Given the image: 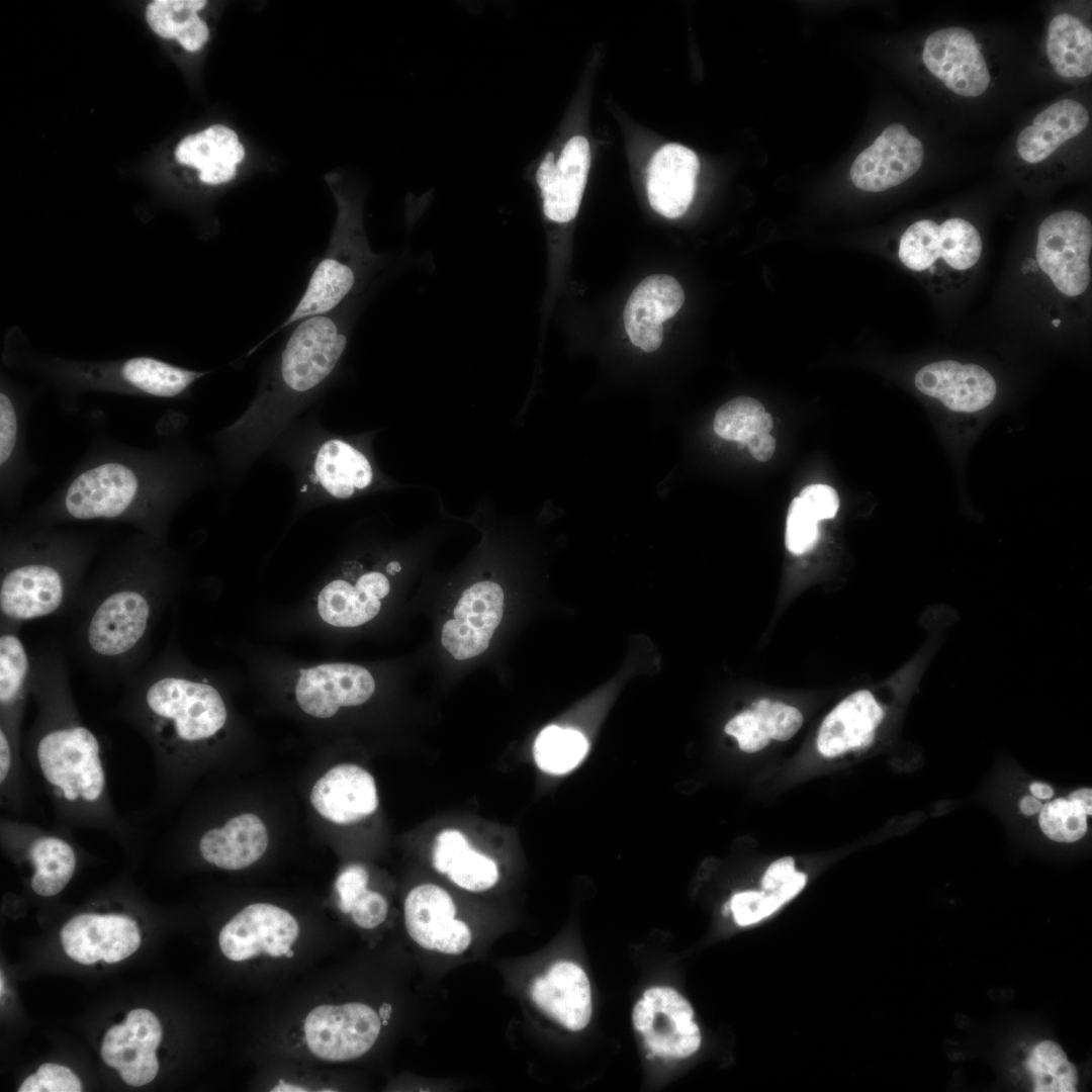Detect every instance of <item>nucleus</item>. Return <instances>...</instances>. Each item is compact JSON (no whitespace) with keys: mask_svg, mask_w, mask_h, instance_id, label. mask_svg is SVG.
I'll return each mask as SVG.
<instances>
[{"mask_svg":"<svg viewBox=\"0 0 1092 1092\" xmlns=\"http://www.w3.org/2000/svg\"><path fill=\"white\" fill-rule=\"evenodd\" d=\"M588 743L582 733L551 725L544 728L534 743V758L544 771L561 775L573 769L585 756Z\"/></svg>","mask_w":1092,"mask_h":1092,"instance_id":"35","label":"nucleus"},{"mask_svg":"<svg viewBox=\"0 0 1092 1092\" xmlns=\"http://www.w3.org/2000/svg\"><path fill=\"white\" fill-rule=\"evenodd\" d=\"M389 588L386 576L377 571L363 574L355 585L342 579L333 580L318 594V615L335 627L360 626L378 614L380 600L387 596Z\"/></svg>","mask_w":1092,"mask_h":1092,"instance_id":"27","label":"nucleus"},{"mask_svg":"<svg viewBox=\"0 0 1092 1092\" xmlns=\"http://www.w3.org/2000/svg\"><path fill=\"white\" fill-rule=\"evenodd\" d=\"M1069 800L1076 802L1086 815H1092V791L1091 789H1079L1069 796Z\"/></svg>","mask_w":1092,"mask_h":1092,"instance_id":"51","label":"nucleus"},{"mask_svg":"<svg viewBox=\"0 0 1092 1092\" xmlns=\"http://www.w3.org/2000/svg\"><path fill=\"white\" fill-rule=\"evenodd\" d=\"M456 907L439 886L424 884L414 888L404 902V922L410 936L422 947L447 954H460L471 943V931L455 919Z\"/></svg>","mask_w":1092,"mask_h":1092,"instance_id":"14","label":"nucleus"},{"mask_svg":"<svg viewBox=\"0 0 1092 1092\" xmlns=\"http://www.w3.org/2000/svg\"><path fill=\"white\" fill-rule=\"evenodd\" d=\"M799 498L807 512L818 522L832 519L837 514L839 498L836 490L825 484H811L800 493Z\"/></svg>","mask_w":1092,"mask_h":1092,"instance_id":"45","label":"nucleus"},{"mask_svg":"<svg viewBox=\"0 0 1092 1092\" xmlns=\"http://www.w3.org/2000/svg\"><path fill=\"white\" fill-rule=\"evenodd\" d=\"M1030 792L1037 799H1050L1054 795V790L1046 784L1033 783L1030 785Z\"/></svg>","mask_w":1092,"mask_h":1092,"instance_id":"53","label":"nucleus"},{"mask_svg":"<svg viewBox=\"0 0 1092 1092\" xmlns=\"http://www.w3.org/2000/svg\"><path fill=\"white\" fill-rule=\"evenodd\" d=\"M745 446L756 460L767 461L775 453L776 440L769 433H759L749 437Z\"/></svg>","mask_w":1092,"mask_h":1092,"instance_id":"49","label":"nucleus"},{"mask_svg":"<svg viewBox=\"0 0 1092 1092\" xmlns=\"http://www.w3.org/2000/svg\"><path fill=\"white\" fill-rule=\"evenodd\" d=\"M1091 248L1090 220L1080 212L1062 210L1049 215L1038 228L1036 262L1060 292L1078 296L1090 283Z\"/></svg>","mask_w":1092,"mask_h":1092,"instance_id":"7","label":"nucleus"},{"mask_svg":"<svg viewBox=\"0 0 1092 1092\" xmlns=\"http://www.w3.org/2000/svg\"><path fill=\"white\" fill-rule=\"evenodd\" d=\"M298 933V923L288 911L268 903H254L221 928L218 943L222 953L234 962L261 953L279 958L291 949Z\"/></svg>","mask_w":1092,"mask_h":1092,"instance_id":"10","label":"nucleus"},{"mask_svg":"<svg viewBox=\"0 0 1092 1092\" xmlns=\"http://www.w3.org/2000/svg\"><path fill=\"white\" fill-rule=\"evenodd\" d=\"M157 432L159 442L151 448L112 439L94 442L60 488L23 519L46 525L119 522L166 541L181 493V470L165 420Z\"/></svg>","mask_w":1092,"mask_h":1092,"instance_id":"2","label":"nucleus"},{"mask_svg":"<svg viewBox=\"0 0 1092 1092\" xmlns=\"http://www.w3.org/2000/svg\"><path fill=\"white\" fill-rule=\"evenodd\" d=\"M347 346V335L333 311L301 320L280 355L269 397L309 393L333 372Z\"/></svg>","mask_w":1092,"mask_h":1092,"instance_id":"5","label":"nucleus"},{"mask_svg":"<svg viewBox=\"0 0 1092 1092\" xmlns=\"http://www.w3.org/2000/svg\"><path fill=\"white\" fill-rule=\"evenodd\" d=\"M11 765V745L8 735L0 729V781L3 783L7 778Z\"/></svg>","mask_w":1092,"mask_h":1092,"instance_id":"50","label":"nucleus"},{"mask_svg":"<svg viewBox=\"0 0 1092 1092\" xmlns=\"http://www.w3.org/2000/svg\"><path fill=\"white\" fill-rule=\"evenodd\" d=\"M386 570L390 574H395L396 572H398L400 570V564L398 562H396V561L390 562L387 565Z\"/></svg>","mask_w":1092,"mask_h":1092,"instance_id":"56","label":"nucleus"},{"mask_svg":"<svg viewBox=\"0 0 1092 1092\" xmlns=\"http://www.w3.org/2000/svg\"><path fill=\"white\" fill-rule=\"evenodd\" d=\"M504 613V592L492 581L467 588L442 629L443 646L458 660L484 652Z\"/></svg>","mask_w":1092,"mask_h":1092,"instance_id":"17","label":"nucleus"},{"mask_svg":"<svg viewBox=\"0 0 1092 1092\" xmlns=\"http://www.w3.org/2000/svg\"><path fill=\"white\" fill-rule=\"evenodd\" d=\"M271 1091H274V1092H277V1091H280V1092H283V1091H285V1092H287V1091H288V1092H290V1091H293V1092H299V1091H300V1092H303V1091H307V1090H306V1089H304L303 1087H298V1086H295V1085H290V1084H287V1083H284L283 1081H281V1082L279 1083V1085H278V1086H276V1087H274V1088H273V1089H272Z\"/></svg>","mask_w":1092,"mask_h":1092,"instance_id":"54","label":"nucleus"},{"mask_svg":"<svg viewBox=\"0 0 1092 1092\" xmlns=\"http://www.w3.org/2000/svg\"><path fill=\"white\" fill-rule=\"evenodd\" d=\"M806 882V874L795 872L774 891L749 890L735 894L729 903L735 922L740 926H749L761 921L797 896Z\"/></svg>","mask_w":1092,"mask_h":1092,"instance_id":"38","label":"nucleus"},{"mask_svg":"<svg viewBox=\"0 0 1092 1092\" xmlns=\"http://www.w3.org/2000/svg\"><path fill=\"white\" fill-rule=\"evenodd\" d=\"M916 388L956 413H977L996 397L994 377L982 366L953 360L930 363L914 377Z\"/></svg>","mask_w":1092,"mask_h":1092,"instance_id":"19","label":"nucleus"},{"mask_svg":"<svg viewBox=\"0 0 1092 1092\" xmlns=\"http://www.w3.org/2000/svg\"><path fill=\"white\" fill-rule=\"evenodd\" d=\"M27 418L24 410L5 390L0 393V494L1 510L10 513L23 489L37 473L27 449Z\"/></svg>","mask_w":1092,"mask_h":1092,"instance_id":"24","label":"nucleus"},{"mask_svg":"<svg viewBox=\"0 0 1092 1092\" xmlns=\"http://www.w3.org/2000/svg\"><path fill=\"white\" fill-rule=\"evenodd\" d=\"M372 477L367 458L342 440L325 442L314 456V481L333 497H351L357 490L369 486Z\"/></svg>","mask_w":1092,"mask_h":1092,"instance_id":"31","label":"nucleus"},{"mask_svg":"<svg viewBox=\"0 0 1092 1092\" xmlns=\"http://www.w3.org/2000/svg\"><path fill=\"white\" fill-rule=\"evenodd\" d=\"M921 142L900 123H893L853 161L850 178L855 187L880 192L900 185L921 167Z\"/></svg>","mask_w":1092,"mask_h":1092,"instance_id":"13","label":"nucleus"},{"mask_svg":"<svg viewBox=\"0 0 1092 1092\" xmlns=\"http://www.w3.org/2000/svg\"><path fill=\"white\" fill-rule=\"evenodd\" d=\"M196 673L167 647L127 678L140 716L157 740L200 742L224 728L228 709L220 692Z\"/></svg>","mask_w":1092,"mask_h":1092,"instance_id":"4","label":"nucleus"},{"mask_svg":"<svg viewBox=\"0 0 1092 1092\" xmlns=\"http://www.w3.org/2000/svg\"><path fill=\"white\" fill-rule=\"evenodd\" d=\"M548 152L540 164L536 180L543 197L545 215L556 222H568L578 211L589 170V145L584 136L571 138L557 162Z\"/></svg>","mask_w":1092,"mask_h":1092,"instance_id":"18","label":"nucleus"},{"mask_svg":"<svg viewBox=\"0 0 1092 1092\" xmlns=\"http://www.w3.org/2000/svg\"><path fill=\"white\" fill-rule=\"evenodd\" d=\"M1039 826L1050 839L1072 843L1085 835L1087 815L1076 802L1057 799L1041 808Z\"/></svg>","mask_w":1092,"mask_h":1092,"instance_id":"40","label":"nucleus"},{"mask_svg":"<svg viewBox=\"0 0 1092 1092\" xmlns=\"http://www.w3.org/2000/svg\"><path fill=\"white\" fill-rule=\"evenodd\" d=\"M922 60L928 71L949 90L977 97L990 84L989 70L974 34L963 27H945L925 40Z\"/></svg>","mask_w":1092,"mask_h":1092,"instance_id":"11","label":"nucleus"},{"mask_svg":"<svg viewBox=\"0 0 1092 1092\" xmlns=\"http://www.w3.org/2000/svg\"><path fill=\"white\" fill-rule=\"evenodd\" d=\"M390 1014H391V1005L388 1004V1003H384L379 1009V1016L382 1019V1023L384 1025L387 1024V1020L389 1019Z\"/></svg>","mask_w":1092,"mask_h":1092,"instance_id":"55","label":"nucleus"},{"mask_svg":"<svg viewBox=\"0 0 1092 1092\" xmlns=\"http://www.w3.org/2000/svg\"><path fill=\"white\" fill-rule=\"evenodd\" d=\"M982 239L978 230L961 217H951L939 224V258L954 270L975 266L982 254Z\"/></svg>","mask_w":1092,"mask_h":1092,"instance_id":"39","label":"nucleus"},{"mask_svg":"<svg viewBox=\"0 0 1092 1092\" xmlns=\"http://www.w3.org/2000/svg\"><path fill=\"white\" fill-rule=\"evenodd\" d=\"M94 533L22 520L0 538V625L67 615L95 562Z\"/></svg>","mask_w":1092,"mask_h":1092,"instance_id":"3","label":"nucleus"},{"mask_svg":"<svg viewBox=\"0 0 1092 1092\" xmlns=\"http://www.w3.org/2000/svg\"><path fill=\"white\" fill-rule=\"evenodd\" d=\"M534 1003L565 1028L578 1031L593 1012L590 985L585 972L573 962H557L531 987Z\"/></svg>","mask_w":1092,"mask_h":1092,"instance_id":"22","label":"nucleus"},{"mask_svg":"<svg viewBox=\"0 0 1092 1092\" xmlns=\"http://www.w3.org/2000/svg\"><path fill=\"white\" fill-rule=\"evenodd\" d=\"M374 690V678L366 668L351 663H326L300 670L295 698L304 713L327 719L342 707L364 704Z\"/></svg>","mask_w":1092,"mask_h":1092,"instance_id":"15","label":"nucleus"},{"mask_svg":"<svg viewBox=\"0 0 1092 1092\" xmlns=\"http://www.w3.org/2000/svg\"><path fill=\"white\" fill-rule=\"evenodd\" d=\"M293 956H294V952H293V951H292L291 949H290V950H288V951H287V952L285 953V957H286V958H288V959L292 958Z\"/></svg>","mask_w":1092,"mask_h":1092,"instance_id":"58","label":"nucleus"},{"mask_svg":"<svg viewBox=\"0 0 1092 1092\" xmlns=\"http://www.w3.org/2000/svg\"><path fill=\"white\" fill-rule=\"evenodd\" d=\"M1020 811L1025 815H1033L1040 811L1041 803L1035 797L1025 796L1019 803Z\"/></svg>","mask_w":1092,"mask_h":1092,"instance_id":"52","label":"nucleus"},{"mask_svg":"<svg viewBox=\"0 0 1092 1092\" xmlns=\"http://www.w3.org/2000/svg\"><path fill=\"white\" fill-rule=\"evenodd\" d=\"M175 583L166 541L136 531L106 550L67 614L72 652L99 676L129 678L148 659Z\"/></svg>","mask_w":1092,"mask_h":1092,"instance_id":"1","label":"nucleus"},{"mask_svg":"<svg viewBox=\"0 0 1092 1092\" xmlns=\"http://www.w3.org/2000/svg\"><path fill=\"white\" fill-rule=\"evenodd\" d=\"M308 1050L328 1062H346L365 1055L381 1028L376 1011L362 1003L320 1005L304 1020Z\"/></svg>","mask_w":1092,"mask_h":1092,"instance_id":"9","label":"nucleus"},{"mask_svg":"<svg viewBox=\"0 0 1092 1092\" xmlns=\"http://www.w3.org/2000/svg\"><path fill=\"white\" fill-rule=\"evenodd\" d=\"M1026 1067L1033 1080L1035 1092H1075L1078 1073L1057 1042L1042 1040L1035 1044Z\"/></svg>","mask_w":1092,"mask_h":1092,"instance_id":"37","label":"nucleus"},{"mask_svg":"<svg viewBox=\"0 0 1092 1092\" xmlns=\"http://www.w3.org/2000/svg\"><path fill=\"white\" fill-rule=\"evenodd\" d=\"M66 953L77 963L92 965L103 960L120 962L141 944L134 920L119 914L84 913L70 919L61 930Z\"/></svg>","mask_w":1092,"mask_h":1092,"instance_id":"16","label":"nucleus"},{"mask_svg":"<svg viewBox=\"0 0 1092 1092\" xmlns=\"http://www.w3.org/2000/svg\"><path fill=\"white\" fill-rule=\"evenodd\" d=\"M310 802L318 814L334 823H356L378 807L375 781L359 765L338 764L316 781Z\"/></svg>","mask_w":1092,"mask_h":1092,"instance_id":"21","label":"nucleus"},{"mask_svg":"<svg viewBox=\"0 0 1092 1092\" xmlns=\"http://www.w3.org/2000/svg\"><path fill=\"white\" fill-rule=\"evenodd\" d=\"M772 425V418L762 403L748 396H738L724 403L716 412L713 422L715 433L725 440L738 442L739 448L744 447L752 435L769 433Z\"/></svg>","mask_w":1092,"mask_h":1092,"instance_id":"36","label":"nucleus"},{"mask_svg":"<svg viewBox=\"0 0 1092 1092\" xmlns=\"http://www.w3.org/2000/svg\"><path fill=\"white\" fill-rule=\"evenodd\" d=\"M685 301V292L673 277L654 274L643 279L629 296L624 325L630 341L645 352H654L663 338V323Z\"/></svg>","mask_w":1092,"mask_h":1092,"instance_id":"20","label":"nucleus"},{"mask_svg":"<svg viewBox=\"0 0 1092 1092\" xmlns=\"http://www.w3.org/2000/svg\"><path fill=\"white\" fill-rule=\"evenodd\" d=\"M268 841L263 821L245 813L231 818L222 827L206 831L199 840V851L207 862L237 871L257 861L265 853Z\"/></svg>","mask_w":1092,"mask_h":1092,"instance_id":"28","label":"nucleus"},{"mask_svg":"<svg viewBox=\"0 0 1092 1092\" xmlns=\"http://www.w3.org/2000/svg\"><path fill=\"white\" fill-rule=\"evenodd\" d=\"M699 169V159L691 149L678 144L661 147L647 171L651 207L667 218L681 216L693 201Z\"/></svg>","mask_w":1092,"mask_h":1092,"instance_id":"23","label":"nucleus"},{"mask_svg":"<svg viewBox=\"0 0 1092 1092\" xmlns=\"http://www.w3.org/2000/svg\"><path fill=\"white\" fill-rule=\"evenodd\" d=\"M1088 123L1089 113L1078 101L1064 99L1055 102L1020 131L1016 142L1017 152L1023 161L1039 163L1067 141L1080 134Z\"/></svg>","mask_w":1092,"mask_h":1092,"instance_id":"29","label":"nucleus"},{"mask_svg":"<svg viewBox=\"0 0 1092 1092\" xmlns=\"http://www.w3.org/2000/svg\"><path fill=\"white\" fill-rule=\"evenodd\" d=\"M176 160L198 171L199 180L207 185H220L233 180L237 165L245 158V148L232 128L214 124L189 134L177 146Z\"/></svg>","mask_w":1092,"mask_h":1092,"instance_id":"26","label":"nucleus"},{"mask_svg":"<svg viewBox=\"0 0 1092 1092\" xmlns=\"http://www.w3.org/2000/svg\"><path fill=\"white\" fill-rule=\"evenodd\" d=\"M761 729L777 741L792 738L803 724L802 713L793 706L768 699H758L751 705Z\"/></svg>","mask_w":1092,"mask_h":1092,"instance_id":"41","label":"nucleus"},{"mask_svg":"<svg viewBox=\"0 0 1092 1092\" xmlns=\"http://www.w3.org/2000/svg\"><path fill=\"white\" fill-rule=\"evenodd\" d=\"M725 732L735 737L739 748L748 753L763 749L770 741L751 708L729 720L725 726Z\"/></svg>","mask_w":1092,"mask_h":1092,"instance_id":"44","label":"nucleus"},{"mask_svg":"<svg viewBox=\"0 0 1092 1092\" xmlns=\"http://www.w3.org/2000/svg\"><path fill=\"white\" fill-rule=\"evenodd\" d=\"M1046 55L1064 78H1084L1092 72V32L1070 13L1056 15L1048 29Z\"/></svg>","mask_w":1092,"mask_h":1092,"instance_id":"32","label":"nucleus"},{"mask_svg":"<svg viewBox=\"0 0 1092 1092\" xmlns=\"http://www.w3.org/2000/svg\"><path fill=\"white\" fill-rule=\"evenodd\" d=\"M367 883L368 873L363 867L352 864L343 870L336 881L342 912H351L356 900L367 890Z\"/></svg>","mask_w":1092,"mask_h":1092,"instance_id":"47","label":"nucleus"},{"mask_svg":"<svg viewBox=\"0 0 1092 1092\" xmlns=\"http://www.w3.org/2000/svg\"><path fill=\"white\" fill-rule=\"evenodd\" d=\"M206 5L203 0H155L146 10L151 28L165 38H176L189 52L200 50L208 40L206 23L197 12Z\"/></svg>","mask_w":1092,"mask_h":1092,"instance_id":"33","label":"nucleus"},{"mask_svg":"<svg viewBox=\"0 0 1092 1092\" xmlns=\"http://www.w3.org/2000/svg\"><path fill=\"white\" fill-rule=\"evenodd\" d=\"M819 538L818 521L810 515L801 499L794 498L790 505L786 525V546L795 555L810 551Z\"/></svg>","mask_w":1092,"mask_h":1092,"instance_id":"42","label":"nucleus"},{"mask_svg":"<svg viewBox=\"0 0 1092 1092\" xmlns=\"http://www.w3.org/2000/svg\"><path fill=\"white\" fill-rule=\"evenodd\" d=\"M795 862L791 856L782 857L774 861L765 871L761 888L763 891H774L786 883L795 874Z\"/></svg>","mask_w":1092,"mask_h":1092,"instance_id":"48","label":"nucleus"},{"mask_svg":"<svg viewBox=\"0 0 1092 1092\" xmlns=\"http://www.w3.org/2000/svg\"><path fill=\"white\" fill-rule=\"evenodd\" d=\"M433 864L454 884L471 892L488 890L498 880L496 863L472 849L458 830H444L437 836Z\"/></svg>","mask_w":1092,"mask_h":1092,"instance_id":"30","label":"nucleus"},{"mask_svg":"<svg viewBox=\"0 0 1092 1092\" xmlns=\"http://www.w3.org/2000/svg\"><path fill=\"white\" fill-rule=\"evenodd\" d=\"M96 736L76 721H62L46 729L37 741L36 756L46 780L68 801L98 800L105 776Z\"/></svg>","mask_w":1092,"mask_h":1092,"instance_id":"6","label":"nucleus"},{"mask_svg":"<svg viewBox=\"0 0 1092 1092\" xmlns=\"http://www.w3.org/2000/svg\"><path fill=\"white\" fill-rule=\"evenodd\" d=\"M29 858L34 867L31 888L39 896L59 894L70 882L76 869L72 846L58 837H40L31 844Z\"/></svg>","mask_w":1092,"mask_h":1092,"instance_id":"34","label":"nucleus"},{"mask_svg":"<svg viewBox=\"0 0 1092 1092\" xmlns=\"http://www.w3.org/2000/svg\"><path fill=\"white\" fill-rule=\"evenodd\" d=\"M19 1092H80L79 1078L67 1067L42 1064L35 1074L28 1076L20 1085Z\"/></svg>","mask_w":1092,"mask_h":1092,"instance_id":"43","label":"nucleus"},{"mask_svg":"<svg viewBox=\"0 0 1092 1092\" xmlns=\"http://www.w3.org/2000/svg\"><path fill=\"white\" fill-rule=\"evenodd\" d=\"M387 911L388 905L384 897L367 889L356 900L350 913L358 926L372 929L385 920Z\"/></svg>","mask_w":1092,"mask_h":1092,"instance_id":"46","label":"nucleus"},{"mask_svg":"<svg viewBox=\"0 0 1092 1092\" xmlns=\"http://www.w3.org/2000/svg\"><path fill=\"white\" fill-rule=\"evenodd\" d=\"M162 1039V1027L148 1009L128 1012L123 1023L112 1026L101 1044V1058L116 1069L130 1086H143L154 1080L159 1070L156 1051Z\"/></svg>","mask_w":1092,"mask_h":1092,"instance_id":"12","label":"nucleus"},{"mask_svg":"<svg viewBox=\"0 0 1092 1092\" xmlns=\"http://www.w3.org/2000/svg\"><path fill=\"white\" fill-rule=\"evenodd\" d=\"M1052 324H1053V325H1054L1055 327H1059V326H1060V324H1061V321H1060L1059 318H1056V320H1053Z\"/></svg>","mask_w":1092,"mask_h":1092,"instance_id":"57","label":"nucleus"},{"mask_svg":"<svg viewBox=\"0 0 1092 1092\" xmlns=\"http://www.w3.org/2000/svg\"><path fill=\"white\" fill-rule=\"evenodd\" d=\"M884 718V710L874 695L860 690L842 700L823 720L817 747L826 757L868 747Z\"/></svg>","mask_w":1092,"mask_h":1092,"instance_id":"25","label":"nucleus"},{"mask_svg":"<svg viewBox=\"0 0 1092 1092\" xmlns=\"http://www.w3.org/2000/svg\"><path fill=\"white\" fill-rule=\"evenodd\" d=\"M632 1022L648 1050L660 1058L686 1059L701 1046L691 1003L670 987L647 989L633 1007Z\"/></svg>","mask_w":1092,"mask_h":1092,"instance_id":"8","label":"nucleus"}]
</instances>
